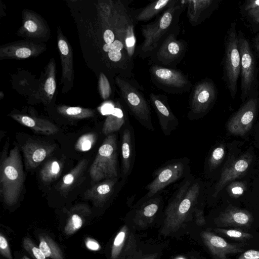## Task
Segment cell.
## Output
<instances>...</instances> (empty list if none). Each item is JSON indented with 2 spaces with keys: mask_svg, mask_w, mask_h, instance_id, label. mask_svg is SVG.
<instances>
[{
  "mask_svg": "<svg viewBox=\"0 0 259 259\" xmlns=\"http://www.w3.org/2000/svg\"><path fill=\"white\" fill-rule=\"evenodd\" d=\"M176 0H159L148 4L142 8L132 10L133 17L135 23L147 22L159 15L172 5Z\"/></svg>",
  "mask_w": 259,
  "mask_h": 259,
  "instance_id": "23",
  "label": "cell"
},
{
  "mask_svg": "<svg viewBox=\"0 0 259 259\" xmlns=\"http://www.w3.org/2000/svg\"><path fill=\"white\" fill-rule=\"evenodd\" d=\"M85 245L89 249L93 251H97L101 248L100 244L97 241L90 238L86 239Z\"/></svg>",
  "mask_w": 259,
  "mask_h": 259,
  "instance_id": "46",
  "label": "cell"
},
{
  "mask_svg": "<svg viewBox=\"0 0 259 259\" xmlns=\"http://www.w3.org/2000/svg\"><path fill=\"white\" fill-rule=\"evenodd\" d=\"M201 240L214 259H227L229 254L243 252V243H231L209 230L200 232Z\"/></svg>",
  "mask_w": 259,
  "mask_h": 259,
  "instance_id": "12",
  "label": "cell"
},
{
  "mask_svg": "<svg viewBox=\"0 0 259 259\" xmlns=\"http://www.w3.org/2000/svg\"><path fill=\"white\" fill-rule=\"evenodd\" d=\"M138 251L135 234L124 225L117 233L112 243L111 259H134Z\"/></svg>",
  "mask_w": 259,
  "mask_h": 259,
  "instance_id": "13",
  "label": "cell"
},
{
  "mask_svg": "<svg viewBox=\"0 0 259 259\" xmlns=\"http://www.w3.org/2000/svg\"><path fill=\"white\" fill-rule=\"evenodd\" d=\"M24 248L35 259H46V257L39 247L36 246L29 238H25L23 240Z\"/></svg>",
  "mask_w": 259,
  "mask_h": 259,
  "instance_id": "40",
  "label": "cell"
},
{
  "mask_svg": "<svg viewBox=\"0 0 259 259\" xmlns=\"http://www.w3.org/2000/svg\"><path fill=\"white\" fill-rule=\"evenodd\" d=\"M24 182V174L20 151L15 146L2 159L0 167V193L9 205L17 203Z\"/></svg>",
  "mask_w": 259,
  "mask_h": 259,
  "instance_id": "3",
  "label": "cell"
},
{
  "mask_svg": "<svg viewBox=\"0 0 259 259\" xmlns=\"http://www.w3.org/2000/svg\"><path fill=\"white\" fill-rule=\"evenodd\" d=\"M58 112L64 116L73 119H84L93 117L94 110L80 107H70L65 105L59 106Z\"/></svg>",
  "mask_w": 259,
  "mask_h": 259,
  "instance_id": "31",
  "label": "cell"
},
{
  "mask_svg": "<svg viewBox=\"0 0 259 259\" xmlns=\"http://www.w3.org/2000/svg\"><path fill=\"white\" fill-rule=\"evenodd\" d=\"M187 6V0H176L154 21L142 25L141 30L144 39L141 45L137 46L136 56L143 59L149 58L162 40L180 27V17Z\"/></svg>",
  "mask_w": 259,
  "mask_h": 259,
  "instance_id": "1",
  "label": "cell"
},
{
  "mask_svg": "<svg viewBox=\"0 0 259 259\" xmlns=\"http://www.w3.org/2000/svg\"><path fill=\"white\" fill-rule=\"evenodd\" d=\"M225 155V147L223 144L217 147L212 151L208 160L210 169L215 168L222 161Z\"/></svg>",
  "mask_w": 259,
  "mask_h": 259,
  "instance_id": "38",
  "label": "cell"
},
{
  "mask_svg": "<svg viewBox=\"0 0 259 259\" xmlns=\"http://www.w3.org/2000/svg\"><path fill=\"white\" fill-rule=\"evenodd\" d=\"M189 258L190 259H201L199 257H198L193 254L190 255Z\"/></svg>",
  "mask_w": 259,
  "mask_h": 259,
  "instance_id": "49",
  "label": "cell"
},
{
  "mask_svg": "<svg viewBox=\"0 0 259 259\" xmlns=\"http://www.w3.org/2000/svg\"><path fill=\"white\" fill-rule=\"evenodd\" d=\"M227 189L230 196L236 198L243 194L246 190V186L243 183L235 182L229 184Z\"/></svg>",
  "mask_w": 259,
  "mask_h": 259,
  "instance_id": "41",
  "label": "cell"
},
{
  "mask_svg": "<svg viewBox=\"0 0 259 259\" xmlns=\"http://www.w3.org/2000/svg\"><path fill=\"white\" fill-rule=\"evenodd\" d=\"M38 247L46 257L51 259H63L61 250L50 237L42 235L39 236Z\"/></svg>",
  "mask_w": 259,
  "mask_h": 259,
  "instance_id": "29",
  "label": "cell"
},
{
  "mask_svg": "<svg viewBox=\"0 0 259 259\" xmlns=\"http://www.w3.org/2000/svg\"><path fill=\"white\" fill-rule=\"evenodd\" d=\"M22 259H29V258H28L27 256H24Z\"/></svg>",
  "mask_w": 259,
  "mask_h": 259,
  "instance_id": "50",
  "label": "cell"
},
{
  "mask_svg": "<svg viewBox=\"0 0 259 259\" xmlns=\"http://www.w3.org/2000/svg\"><path fill=\"white\" fill-rule=\"evenodd\" d=\"M218 228L240 229H249L253 222L252 214L245 209L236 207H229L214 219Z\"/></svg>",
  "mask_w": 259,
  "mask_h": 259,
  "instance_id": "15",
  "label": "cell"
},
{
  "mask_svg": "<svg viewBox=\"0 0 259 259\" xmlns=\"http://www.w3.org/2000/svg\"><path fill=\"white\" fill-rule=\"evenodd\" d=\"M214 231L222 236L242 242L253 238L251 234L240 229L217 228L214 229Z\"/></svg>",
  "mask_w": 259,
  "mask_h": 259,
  "instance_id": "33",
  "label": "cell"
},
{
  "mask_svg": "<svg viewBox=\"0 0 259 259\" xmlns=\"http://www.w3.org/2000/svg\"><path fill=\"white\" fill-rule=\"evenodd\" d=\"M149 71L151 82L156 88L167 93L181 94L192 88L188 76L177 68L152 64Z\"/></svg>",
  "mask_w": 259,
  "mask_h": 259,
  "instance_id": "9",
  "label": "cell"
},
{
  "mask_svg": "<svg viewBox=\"0 0 259 259\" xmlns=\"http://www.w3.org/2000/svg\"><path fill=\"white\" fill-rule=\"evenodd\" d=\"M259 106V95L246 100L240 108L230 117L227 123L229 132L242 136L251 128Z\"/></svg>",
  "mask_w": 259,
  "mask_h": 259,
  "instance_id": "11",
  "label": "cell"
},
{
  "mask_svg": "<svg viewBox=\"0 0 259 259\" xmlns=\"http://www.w3.org/2000/svg\"><path fill=\"white\" fill-rule=\"evenodd\" d=\"M218 91L214 81L205 78L192 87L189 98L190 118L194 119L207 113L214 104Z\"/></svg>",
  "mask_w": 259,
  "mask_h": 259,
  "instance_id": "10",
  "label": "cell"
},
{
  "mask_svg": "<svg viewBox=\"0 0 259 259\" xmlns=\"http://www.w3.org/2000/svg\"><path fill=\"white\" fill-rule=\"evenodd\" d=\"M10 116L20 124L38 133L52 135L59 131L58 127L55 124L45 119L19 113L12 114Z\"/></svg>",
  "mask_w": 259,
  "mask_h": 259,
  "instance_id": "22",
  "label": "cell"
},
{
  "mask_svg": "<svg viewBox=\"0 0 259 259\" xmlns=\"http://www.w3.org/2000/svg\"><path fill=\"white\" fill-rule=\"evenodd\" d=\"M97 136L93 133L85 134L78 139L75 148L76 150L85 152L89 150L95 144Z\"/></svg>",
  "mask_w": 259,
  "mask_h": 259,
  "instance_id": "36",
  "label": "cell"
},
{
  "mask_svg": "<svg viewBox=\"0 0 259 259\" xmlns=\"http://www.w3.org/2000/svg\"><path fill=\"white\" fill-rule=\"evenodd\" d=\"M98 88L101 98L106 100L112 95V88L109 80L103 72H100L98 79Z\"/></svg>",
  "mask_w": 259,
  "mask_h": 259,
  "instance_id": "37",
  "label": "cell"
},
{
  "mask_svg": "<svg viewBox=\"0 0 259 259\" xmlns=\"http://www.w3.org/2000/svg\"><path fill=\"white\" fill-rule=\"evenodd\" d=\"M238 47L240 55V98L243 103L250 97L259 95V81L256 57L249 40L243 32L237 29Z\"/></svg>",
  "mask_w": 259,
  "mask_h": 259,
  "instance_id": "5",
  "label": "cell"
},
{
  "mask_svg": "<svg viewBox=\"0 0 259 259\" xmlns=\"http://www.w3.org/2000/svg\"><path fill=\"white\" fill-rule=\"evenodd\" d=\"M114 82L122 102L131 114L145 127L154 130L150 107L142 92L143 88L134 78L116 75Z\"/></svg>",
  "mask_w": 259,
  "mask_h": 259,
  "instance_id": "4",
  "label": "cell"
},
{
  "mask_svg": "<svg viewBox=\"0 0 259 259\" xmlns=\"http://www.w3.org/2000/svg\"><path fill=\"white\" fill-rule=\"evenodd\" d=\"M122 105L120 101H116L112 112L108 115L104 122L102 132L105 135H110L119 131L126 120Z\"/></svg>",
  "mask_w": 259,
  "mask_h": 259,
  "instance_id": "25",
  "label": "cell"
},
{
  "mask_svg": "<svg viewBox=\"0 0 259 259\" xmlns=\"http://www.w3.org/2000/svg\"><path fill=\"white\" fill-rule=\"evenodd\" d=\"M159 255L158 253H151L146 255L143 257L139 259H157Z\"/></svg>",
  "mask_w": 259,
  "mask_h": 259,
  "instance_id": "48",
  "label": "cell"
},
{
  "mask_svg": "<svg viewBox=\"0 0 259 259\" xmlns=\"http://www.w3.org/2000/svg\"><path fill=\"white\" fill-rule=\"evenodd\" d=\"M57 36L62 65V93H66L73 85L74 71L72 52L68 42L59 28L57 30Z\"/></svg>",
  "mask_w": 259,
  "mask_h": 259,
  "instance_id": "17",
  "label": "cell"
},
{
  "mask_svg": "<svg viewBox=\"0 0 259 259\" xmlns=\"http://www.w3.org/2000/svg\"><path fill=\"white\" fill-rule=\"evenodd\" d=\"M244 21L252 33H257L259 31V12Z\"/></svg>",
  "mask_w": 259,
  "mask_h": 259,
  "instance_id": "42",
  "label": "cell"
},
{
  "mask_svg": "<svg viewBox=\"0 0 259 259\" xmlns=\"http://www.w3.org/2000/svg\"><path fill=\"white\" fill-rule=\"evenodd\" d=\"M88 164L85 159L80 160L78 164L69 173L65 175L62 178L59 185V189L62 191H67L75 183L81 176Z\"/></svg>",
  "mask_w": 259,
  "mask_h": 259,
  "instance_id": "30",
  "label": "cell"
},
{
  "mask_svg": "<svg viewBox=\"0 0 259 259\" xmlns=\"http://www.w3.org/2000/svg\"><path fill=\"white\" fill-rule=\"evenodd\" d=\"M21 28L30 37H40L48 31L44 21L36 14L31 12L25 13Z\"/></svg>",
  "mask_w": 259,
  "mask_h": 259,
  "instance_id": "27",
  "label": "cell"
},
{
  "mask_svg": "<svg viewBox=\"0 0 259 259\" xmlns=\"http://www.w3.org/2000/svg\"><path fill=\"white\" fill-rule=\"evenodd\" d=\"M250 45L256 57L259 58V32L252 38Z\"/></svg>",
  "mask_w": 259,
  "mask_h": 259,
  "instance_id": "45",
  "label": "cell"
},
{
  "mask_svg": "<svg viewBox=\"0 0 259 259\" xmlns=\"http://www.w3.org/2000/svg\"><path fill=\"white\" fill-rule=\"evenodd\" d=\"M159 205V200L158 199L155 198L147 202L137 212L136 217L138 221L142 222L151 220L157 212Z\"/></svg>",
  "mask_w": 259,
  "mask_h": 259,
  "instance_id": "34",
  "label": "cell"
},
{
  "mask_svg": "<svg viewBox=\"0 0 259 259\" xmlns=\"http://www.w3.org/2000/svg\"><path fill=\"white\" fill-rule=\"evenodd\" d=\"M237 259H259V250H247L244 251Z\"/></svg>",
  "mask_w": 259,
  "mask_h": 259,
  "instance_id": "44",
  "label": "cell"
},
{
  "mask_svg": "<svg viewBox=\"0 0 259 259\" xmlns=\"http://www.w3.org/2000/svg\"><path fill=\"white\" fill-rule=\"evenodd\" d=\"M61 165L59 161L56 160L48 161L40 171V178L46 183L55 180L59 176Z\"/></svg>",
  "mask_w": 259,
  "mask_h": 259,
  "instance_id": "32",
  "label": "cell"
},
{
  "mask_svg": "<svg viewBox=\"0 0 259 259\" xmlns=\"http://www.w3.org/2000/svg\"><path fill=\"white\" fill-rule=\"evenodd\" d=\"M83 224L81 217L78 214L74 213L70 217L65 228V232L67 235H71L79 229Z\"/></svg>",
  "mask_w": 259,
  "mask_h": 259,
  "instance_id": "39",
  "label": "cell"
},
{
  "mask_svg": "<svg viewBox=\"0 0 259 259\" xmlns=\"http://www.w3.org/2000/svg\"><path fill=\"white\" fill-rule=\"evenodd\" d=\"M117 140L116 135H109L100 147L89 171L91 180L99 182L117 178Z\"/></svg>",
  "mask_w": 259,
  "mask_h": 259,
  "instance_id": "7",
  "label": "cell"
},
{
  "mask_svg": "<svg viewBox=\"0 0 259 259\" xmlns=\"http://www.w3.org/2000/svg\"><path fill=\"white\" fill-rule=\"evenodd\" d=\"M185 169L184 162L178 161L166 165L157 171L156 176L149 183L146 189L148 190L146 197L153 196L167 186L180 179Z\"/></svg>",
  "mask_w": 259,
  "mask_h": 259,
  "instance_id": "14",
  "label": "cell"
},
{
  "mask_svg": "<svg viewBox=\"0 0 259 259\" xmlns=\"http://www.w3.org/2000/svg\"><path fill=\"white\" fill-rule=\"evenodd\" d=\"M224 47L223 79L231 97L234 99L236 95L237 82L240 73V55L236 23L235 22L231 23L226 32Z\"/></svg>",
  "mask_w": 259,
  "mask_h": 259,
  "instance_id": "6",
  "label": "cell"
},
{
  "mask_svg": "<svg viewBox=\"0 0 259 259\" xmlns=\"http://www.w3.org/2000/svg\"><path fill=\"white\" fill-rule=\"evenodd\" d=\"M0 251L1 254L7 259H13L8 242L2 234L0 235Z\"/></svg>",
  "mask_w": 259,
  "mask_h": 259,
  "instance_id": "43",
  "label": "cell"
},
{
  "mask_svg": "<svg viewBox=\"0 0 259 259\" xmlns=\"http://www.w3.org/2000/svg\"><path fill=\"white\" fill-rule=\"evenodd\" d=\"M132 139L131 131L126 128L122 134L121 141L122 168L124 176H127L132 165Z\"/></svg>",
  "mask_w": 259,
  "mask_h": 259,
  "instance_id": "28",
  "label": "cell"
},
{
  "mask_svg": "<svg viewBox=\"0 0 259 259\" xmlns=\"http://www.w3.org/2000/svg\"><path fill=\"white\" fill-rule=\"evenodd\" d=\"M56 64L54 59H52L48 65L46 72L45 81L39 90V98L45 103H49L53 99L56 89Z\"/></svg>",
  "mask_w": 259,
  "mask_h": 259,
  "instance_id": "26",
  "label": "cell"
},
{
  "mask_svg": "<svg viewBox=\"0 0 259 259\" xmlns=\"http://www.w3.org/2000/svg\"><path fill=\"white\" fill-rule=\"evenodd\" d=\"M180 27L168 34L150 56L152 64L163 67L176 68L184 58L188 50V44L178 39Z\"/></svg>",
  "mask_w": 259,
  "mask_h": 259,
  "instance_id": "8",
  "label": "cell"
},
{
  "mask_svg": "<svg viewBox=\"0 0 259 259\" xmlns=\"http://www.w3.org/2000/svg\"><path fill=\"white\" fill-rule=\"evenodd\" d=\"M149 99L163 133L169 136L178 125V120L169 107L167 97L152 92L149 94Z\"/></svg>",
  "mask_w": 259,
  "mask_h": 259,
  "instance_id": "16",
  "label": "cell"
},
{
  "mask_svg": "<svg viewBox=\"0 0 259 259\" xmlns=\"http://www.w3.org/2000/svg\"><path fill=\"white\" fill-rule=\"evenodd\" d=\"M252 161V157L245 154L238 159L233 160L222 171L220 178L217 183L212 196L217 197L220 192L230 182L242 176L248 169Z\"/></svg>",
  "mask_w": 259,
  "mask_h": 259,
  "instance_id": "20",
  "label": "cell"
},
{
  "mask_svg": "<svg viewBox=\"0 0 259 259\" xmlns=\"http://www.w3.org/2000/svg\"><path fill=\"white\" fill-rule=\"evenodd\" d=\"M52 144L36 141L26 143L22 147L26 166L31 169L37 167L54 151Z\"/></svg>",
  "mask_w": 259,
  "mask_h": 259,
  "instance_id": "21",
  "label": "cell"
},
{
  "mask_svg": "<svg viewBox=\"0 0 259 259\" xmlns=\"http://www.w3.org/2000/svg\"><path fill=\"white\" fill-rule=\"evenodd\" d=\"M44 44L21 41L4 45L0 48L1 59H26L35 57L45 49Z\"/></svg>",
  "mask_w": 259,
  "mask_h": 259,
  "instance_id": "18",
  "label": "cell"
},
{
  "mask_svg": "<svg viewBox=\"0 0 259 259\" xmlns=\"http://www.w3.org/2000/svg\"><path fill=\"white\" fill-rule=\"evenodd\" d=\"M200 190L198 183L185 182L167 206L161 234L169 236L176 233L189 220Z\"/></svg>",
  "mask_w": 259,
  "mask_h": 259,
  "instance_id": "2",
  "label": "cell"
},
{
  "mask_svg": "<svg viewBox=\"0 0 259 259\" xmlns=\"http://www.w3.org/2000/svg\"><path fill=\"white\" fill-rule=\"evenodd\" d=\"M114 107V105L106 103L101 106L100 111L102 114L108 115L112 112Z\"/></svg>",
  "mask_w": 259,
  "mask_h": 259,
  "instance_id": "47",
  "label": "cell"
},
{
  "mask_svg": "<svg viewBox=\"0 0 259 259\" xmlns=\"http://www.w3.org/2000/svg\"><path fill=\"white\" fill-rule=\"evenodd\" d=\"M117 181L116 178L108 179L94 185L85 191L84 197L94 201L98 204L104 203L112 193Z\"/></svg>",
  "mask_w": 259,
  "mask_h": 259,
  "instance_id": "24",
  "label": "cell"
},
{
  "mask_svg": "<svg viewBox=\"0 0 259 259\" xmlns=\"http://www.w3.org/2000/svg\"><path fill=\"white\" fill-rule=\"evenodd\" d=\"M221 0H187V16L190 25L196 27L219 8Z\"/></svg>",
  "mask_w": 259,
  "mask_h": 259,
  "instance_id": "19",
  "label": "cell"
},
{
  "mask_svg": "<svg viewBox=\"0 0 259 259\" xmlns=\"http://www.w3.org/2000/svg\"><path fill=\"white\" fill-rule=\"evenodd\" d=\"M239 13L243 21L259 12V0H246L239 6Z\"/></svg>",
  "mask_w": 259,
  "mask_h": 259,
  "instance_id": "35",
  "label": "cell"
}]
</instances>
